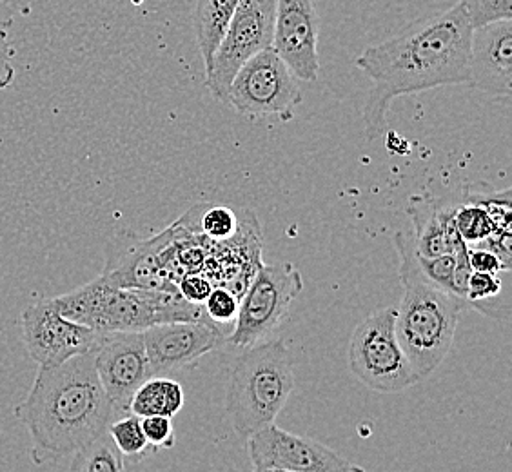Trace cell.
Returning a JSON list of instances; mask_svg holds the SVG:
<instances>
[{"mask_svg":"<svg viewBox=\"0 0 512 472\" xmlns=\"http://www.w3.org/2000/svg\"><path fill=\"white\" fill-rule=\"evenodd\" d=\"M471 35L473 26L458 2L444 13L414 20L355 60L356 68L373 80L364 106L369 140H376L384 131L394 99L469 84Z\"/></svg>","mask_w":512,"mask_h":472,"instance_id":"cell-1","label":"cell"},{"mask_svg":"<svg viewBox=\"0 0 512 472\" xmlns=\"http://www.w3.org/2000/svg\"><path fill=\"white\" fill-rule=\"evenodd\" d=\"M115 413L95 371L93 351L59 365H39L30 393L15 409L30 433L37 465L69 458L106 433Z\"/></svg>","mask_w":512,"mask_h":472,"instance_id":"cell-2","label":"cell"},{"mask_svg":"<svg viewBox=\"0 0 512 472\" xmlns=\"http://www.w3.org/2000/svg\"><path fill=\"white\" fill-rule=\"evenodd\" d=\"M393 242L400 258L398 275L404 286L394 329L416 380L422 382L440 367L451 351L467 302L425 276L418 264L411 231H398Z\"/></svg>","mask_w":512,"mask_h":472,"instance_id":"cell-3","label":"cell"},{"mask_svg":"<svg viewBox=\"0 0 512 472\" xmlns=\"http://www.w3.org/2000/svg\"><path fill=\"white\" fill-rule=\"evenodd\" d=\"M55 302L66 318L99 333H142L153 325L207 318L202 305L191 304L178 291L115 287L100 275L55 296Z\"/></svg>","mask_w":512,"mask_h":472,"instance_id":"cell-4","label":"cell"},{"mask_svg":"<svg viewBox=\"0 0 512 472\" xmlns=\"http://www.w3.org/2000/svg\"><path fill=\"white\" fill-rule=\"evenodd\" d=\"M295 391V367L284 340L249 345L231 367L226 413L242 438L275 423Z\"/></svg>","mask_w":512,"mask_h":472,"instance_id":"cell-5","label":"cell"},{"mask_svg":"<svg viewBox=\"0 0 512 472\" xmlns=\"http://www.w3.org/2000/svg\"><path fill=\"white\" fill-rule=\"evenodd\" d=\"M193 233L182 220L153 238H140L131 229H119L106 246L102 278L115 287L178 291L169 278V262L175 258L178 242Z\"/></svg>","mask_w":512,"mask_h":472,"instance_id":"cell-6","label":"cell"},{"mask_svg":"<svg viewBox=\"0 0 512 472\" xmlns=\"http://www.w3.org/2000/svg\"><path fill=\"white\" fill-rule=\"evenodd\" d=\"M394 320V307L378 309L358 324L349 344L351 373L376 393H400L418 384L398 342Z\"/></svg>","mask_w":512,"mask_h":472,"instance_id":"cell-7","label":"cell"},{"mask_svg":"<svg viewBox=\"0 0 512 472\" xmlns=\"http://www.w3.org/2000/svg\"><path fill=\"white\" fill-rule=\"evenodd\" d=\"M302 100L295 75L273 48L247 60L227 91V104L247 118L276 117L289 122Z\"/></svg>","mask_w":512,"mask_h":472,"instance_id":"cell-8","label":"cell"},{"mask_svg":"<svg viewBox=\"0 0 512 472\" xmlns=\"http://www.w3.org/2000/svg\"><path fill=\"white\" fill-rule=\"evenodd\" d=\"M304 291V278L295 264L260 266L240 296L238 316L227 344L249 347L260 342L284 320L289 307Z\"/></svg>","mask_w":512,"mask_h":472,"instance_id":"cell-9","label":"cell"},{"mask_svg":"<svg viewBox=\"0 0 512 472\" xmlns=\"http://www.w3.org/2000/svg\"><path fill=\"white\" fill-rule=\"evenodd\" d=\"M276 0H240L218 44L206 88L215 99L227 104V91L238 69L256 53L273 46Z\"/></svg>","mask_w":512,"mask_h":472,"instance_id":"cell-10","label":"cell"},{"mask_svg":"<svg viewBox=\"0 0 512 472\" xmlns=\"http://www.w3.org/2000/svg\"><path fill=\"white\" fill-rule=\"evenodd\" d=\"M247 454L255 472H349L364 471L342 454L311 438L296 436L275 423L251 434Z\"/></svg>","mask_w":512,"mask_h":472,"instance_id":"cell-11","label":"cell"},{"mask_svg":"<svg viewBox=\"0 0 512 472\" xmlns=\"http://www.w3.org/2000/svg\"><path fill=\"white\" fill-rule=\"evenodd\" d=\"M100 335L62 315L55 298L39 300L22 313L24 345L31 360L39 365H59L77 354L91 353Z\"/></svg>","mask_w":512,"mask_h":472,"instance_id":"cell-12","label":"cell"},{"mask_svg":"<svg viewBox=\"0 0 512 472\" xmlns=\"http://www.w3.org/2000/svg\"><path fill=\"white\" fill-rule=\"evenodd\" d=\"M93 362L117 413H129L133 394L153 376L142 333H102Z\"/></svg>","mask_w":512,"mask_h":472,"instance_id":"cell-13","label":"cell"},{"mask_svg":"<svg viewBox=\"0 0 512 472\" xmlns=\"http://www.w3.org/2000/svg\"><path fill=\"white\" fill-rule=\"evenodd\" d=\"M153 376H168L186 369L206 354L227 344L220 325L206 320L166 322L142 331Z\"/></svg>","mask_w":512,"mask_h":472,"instance_id":"cell-14","label":"cell"},{"mask_svg":"<svg viewBox=\"0 0 512 472\" xmlns=\"http://www.w3.org/2000/svg\"><path fill=\"white\" fill-rule=\"evenodd\" d=\"M318 15L313 0H276L273 50L296 79L315 82L320 75Z\"/></svg>","mask_w":512,"mask_h":472,"instance_id":"cell-15","label":"cell"},{"mask_svg":"<svg viewBox=\"0 0 512 472\" xmlns=\"http://www.w3.org/2000/svg\"><path fill=\"white\" fill-rule=\"evenodd\" d=\"M469 86L496 97H511L512 19L473 28Z\"/></svg>","mask_w":512,"mask_h":472,"instance_id":"cell-16","label":"cell"},{"mask_svg":"<svg viewBox=\"0 0 512 472\" xmlns=\"http://www.w3.org/2000/svg\"><path fill=\"white\" fill-rule=\"evenodd\" d=\"M456 200H438L431 195H413L407 202V215L413 224L414 247L422 256L453 253L462 240L454 227Z\"/></svg>","mask_w":512,"mask_h":472,"instance_id":"cell-17","label":"cell"},{"mask_svg":"<svg viewBox=\"0 0 512 472\" xmlns=\"http://www.w3.org/2000/svg\"><path fill=\"white\" fill-rule=\"evenodd\" d=\"M511 269L502 273H485L473 271L467 280L465 300L467 305L480 311L482 315L491 316L509 324L511 322Z\"/></svg>","mask_w":512,"mask_h":472,"instance_id":"cell-18","label":"cell"},{"mask_svg":"<svg viewBox=\"0 0 512 472\" xmlns=\"http://www.w3.org/2000/svg\"><path fill=\"white\" fill-rule=\"evenodd\" d=\"M240 0H197L195 30L206 73Z\"/></svg>","mask_w":512,"mask_h":472,"instance_id":"cell-19","label":"cell"},{"mask_svg":"<svg viewBox=\"0 0 512 472\" xmlns=\"http://www.w3.org/2000/svg\"><path fill=\"white\" fill-rule=\"evenodd\" d=\"M184 389L182 385L171 380L168 376H151L138 387L131 404L129 413L137 414L140 418L162 414L173 418L184 407Z\"/></svg>","mask_w":512,"mask_h":472,"instance_id":"cell-20","label":"cell"},{"mask_svg":"<svg viewBox=\"0 0 512 472\" xmlns=\"http://www.w3.org/2000/svg\"><path fill=\"white\" fill-rule=\"evenodd\" d=\"M69 458V471L73 472H122L126 469V458L108 431L82 445Z\"/></svg>","mask_w":512,"mask_h":472,"instance_id":"cell-21","label":"cell"},{"mask_svg":"<svg viewBox=\"0 0 512 472\" xmlns=\"http://www.w3.org/2000/svg\"><path fill=\"white\" fill-rule=\"evenodd\" d=\"M453 218L456 231L467 244H478L496 231L487 211L478 202H473L469 198L462 197L456 200Z\"/></svg>","mask_w":512,"mask_h":472,"instance_id":"cell-22","label":"cell"},{"mask_svg":"<svg viewBox=\"0 0 512 472\" xmlns=\"http://www.w3.org/2000/svg\"><path fill=\"white\" fill-rule=\"evenodd\" d=\"M108 433L126 460L138 462L151 449L148 438L144 434V429H142L140 416H137V414H129V416H124L119 420H113L109 423Z\"/></svg>","mask_w":512,"mask_h":472,"instance_id":"cell-23","label":"cell"},{"mask_svg":"<svg viewBox=\"0 0 512 472\" xmlns=\"http://www.w3.org/2000/svg\"><path fill=\"white\" fill-rule=\"evenodd\" d=\"M240 218L237 213L226 206L202 204L198 215V229L202 235L213 242H222L237 233Z\"/></svg>","mask_w":512,"mask_h":472,"instance_id":"cell-24","label":"cell"},{"mask_svg":"<svg viewBox=\"0 0 512 472\" xmlns=\"http://www.w3.org/2000/svg\"><path fill=\"white\" fill-rule=\"evenodd\" d=\"M238 305H240V298L233 291H229L224 286H217L211 289V293L207 295L206 302L202 304V307L211 322L224 325L235 324Z\"/></svg>","mask_w":512,"mask_h":472,"instance_id":"cell-25","label":"cell"},{"mask_svg":"<svg viewBox=\"0 0 512 472\" xmlns=\"http://www.w3.org/2000/svg\"><path fill=\"white\" fill-rule=\"evenodd\" d=\"M511 189H503L500 193H471L465 191L463 197L478 202L493 220L494 229H511L512 202Z\"/></svg>","mask_w":512,"mask_h":472,"instance_id":"cell-26","label":"cell"},{"mask_svg":"<svg viewBox=\"0 0 512 472\" xmlns=\"http://www.w3.org/2000/svg\"><path fill=\"white\" fill-rule=\"evenodd\" d=\"M473 28L494 20L512 19V0H460Z\"/></svg>","mask_w":512,"mask_h":472,"instance_id":"cell-27","label":"cell"},{"mask_svg":"<svg viewBox=\"0 0 512 472\" xmlns=\"http://www.w3.org/2000/svg\"><path fill=\"white\" fill-rule=\"evenodd\" d=\"M416 256H418V264L422 267V271L431 282L456 295V291H454L453 253L438 256H422L416 253Z\"/></svg>","mask_w":512,"mask_h":472,"instance_id":"cell-28","label":"cell"},{"mask_svg":"<svg viewBox=\"0 0 512 472\" xmlns=\"http://www.w3.org/2000/svg\"><path fill=\"white\" fill-rule=\"evenodd\" d=\"M142 429L153 449H171L175 445V429L169 416L153 414L140 418Z\"/></svg>","mask_w":512,"mask_h":472,"instance_id":"cell-29","label":"cell"},{"mask_svg":"<svg viewBox=\"0 0 512 472\" xmlns=\"http://www.w3.org/2000/svg\"><path fill=\"white\" fill-rule=\"evenodd\" d=\"M178 293L184 296L191 304L202 305L206 302L207 295L211 293V289L215 284L209 280V276L193 271V273H184L178 278Z\"/></svg>","mask_w":512,"mask_h":472,"instance_id":"cell-30","label":"cell"},{"mask_svg":"<svg viewBox=\"0 0 512 472\" xmlns=\"http://www.w3.org/2000/svg\"><path fill=\"white\" fill-rule=\"evenodd\" d=\"M469 264L473 271H485V273H502L505 269H509L503 266L502 260L494 255L493 251L480 246H469Z\"/></svg>","mask_w":512,"mask_h":472,"instance_id":"cell-31","label":"cell"},{"mask_svg":"<svg viewBox=\"0 0 512 472\" xmlns=\"http://www.w3.org/2000/svg\"><path fill=\"white\" fill-rule=\"evenodd\" d=\"M13 46H11L6 35L0 31V89L10 88L11 82L15 79V68H13Z\"/></svg>","mask_w":512,"mask_h":472,"instance_id":"cell-32","label":"cell"},{"mask_svg":"<svg viewBox=\"0 0 512 472\" xmlns=\"http://www.w3.org/2000/svg\"><path fill=\"white\" fill-rule=\"evenodd\" d=\"M11 2H15V0H0V8H4V6H8Z\"/></svg>","mask_w":512,"mask_h":472,"instance_id":"cell-33","label":"cell"}]
</instances>
